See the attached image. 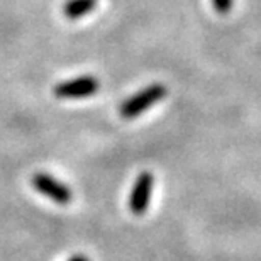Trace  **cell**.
<instances>
[{"label": "cell", "mask_w": 261, "mask_h": 261, "mask_svg": "<svg viewBox=\"0 0 261 261\" xmlns=\"http://www.w3.org/2000/svg\"><path fill=\"white\" fill-rule=\"evenodd\" d=\"M70 261H88V258H85V256H82V254H78V256H75V258H71Z\"/></svg>", "instance_id": "52a82bcc"}, {"label": "cell", "mask_w": 261, "mask_h": 261, "mask_svg": "<svg viewBox=\"0 0 261 261\" xmlns=\"http://www.w3.org/2000/svg\"><path fill=\"white\" fill-rule=\"evenodd\" d=\"M97 5V0H68L63 12L68 19H80L92 12Z\"/></svg>", "instance_id": "5b68a950"}, {"label": "cell", "mask_w": 261, "mask_h": 261, "mask_svg": "<svg viewBox=\"0 0 261 261\" xmlns=\"http://www.w3.org/2000/svg\"><path fill=\"white\" fill-rule=\"evenodd\" d=\"M33 185L41 195L51 198V200L60 203V205H66L73 197L71 190L68 189L65 184L55 180L53 176L48 173H36L33 176Z\"/></svg>", "instance_id": "3957f363"}, {"label": "cell", "mask_w": 261, "mask_h": 261, "mask_svg": "<svg viewBox=\"0 0 261 261\" xmlns=\"http://www.w3.org/2000/svg\"><path fill=\"white\" fill-rule=\"evenodd\" d=\"M153 184H154V178L149 171H143V173L138 176V180H136L133 192H130V197H129V208L136 216L144 214L146 208H148Z\"/></svg>", "instance_id": "277c9868"}, {"label": "cell", "mask_w": 261, "mask_h": 261, "mask_svg": "<svg viewBox=\"0 0 261 261\" xmlns=\"http://www.w3.org/2000/svg\"><path fill=\"white\" fill-rule=\"evenodd\" d=\"M166 95V88L161 83H154L144 90L138 92L121 106V116L124 119H133L139 114H143L146 109L151 107L153 103L160 102Z\"/></svg>", "instance_id": "6da1fadb"}, {"label": "cell", "mask_w": 261, "mask_h": 261, "mask_svg": "<svg viewBox=\"0 0 261 261\" xmlns=\"http://www.w3.org/2000/svg\"><path fill=\"white\" fill-rule=\"evenodd\" d=\"M100 83L95 76H78L55 87V95L58 98H85L93 95Z\"/></svg>", "instance_id": "7a4b0ae2"}, {"label": "cell", "mask_w": 261, "mask_h": 261, "mask_svg": "<svg viewBox=\"0 0 261 261\" xmlns=\"http://www.w3.org/2000/svg\"><path fill=\"white\" fill-rule=\"evenodd\" d=\"M214 2V7H216L217 12H221V14H226L231 10L232 7V0H212Z\"/></svg>", "instance_id": "8992f818"}]
</instances>
